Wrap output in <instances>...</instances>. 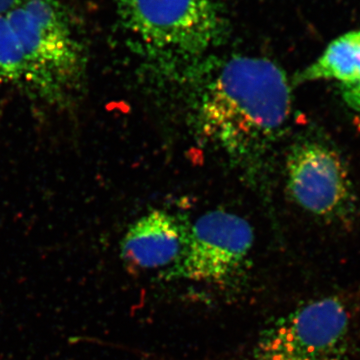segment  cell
Wrapping results in <instances>:
<instances>
[{"instance_id":"6da1fadb","label":"cell","mask_w":360,"mask_h":360,"mask_svg":"<svg viewBox=\"0 0 360 360\" xmlns=\"http://www.w3.org/2000/svg\"><path fill=\"white\" fill-rule=\"evenodd\" d=\"M291 112L285 73L274 61L233 56L217 68L196 108L200 134L241 165L262 160L281 139Z\"/></svg>"},{"instance_id":"7a4b0ae2","label":"cell","mask_w":360,"mask_h":360,"mask_svg":"<svg viewBox=\"0 0 360 360\" xmlns=\"http://www.w3.org/2000/svg\"><path fill=\"white\" fill-rule=\"evenodd\" d=\"M27 63V87L65 106L84 84L87 52L77 22L58 0H22L6 14Z\"/></svg>"},{"instance_id":"3957f363","label":"cell","mask_w":360,"mask_h":360,"mask_svg":"<svg viewBox=\"0 0 360 360\" xmlns=\"http://www.w3.org/2000/svg\"><path fill=\"white\" fill-rule=\"evenodd\" d=\"M118 22L146 56L165 63L201 58L224 42L220 0H115Z\"/></svg>"},{"instance_id":"277c9868","label":"cell","mask_w":360,"mask_h":360,"mask_svg":"<svg viewBox=\"0 0 360 360\" xmlns=\"http://www.w3.org/2000/svg\"><path fill=\"white\" fill-rule=\"evenodd\" d=\"M253 243L252 227L243 217L224 210L206 212L189 226L181 257L163 277L224 284L248 264Z\"/></svg>"},{"instance_id":"5b68a950","label":"cell","mask_w":360,"mask_h":360,"mask_svg":"<svg viewBox=\"0 0 360 360\" xmlns=\"http://www.w3.org/2000/svg\"><path fill=\"white\" fill-rule=\"evenodd\" d=\"M349 315L338 297L297 307L264 329L245 360H328L345 340Z\"/></svg>"},{"instance_id":"8992f818","label":"cell","mask_w":360,"mask_h":360,"mask_svg":"<svg viewBox=\"0 0 360 360\" xmlns=\"http://www.w3.org/2000/svg\"><path fill=\"white\" fill-rule=\"evenodd\" d=\"M286 184L296 205L315 217L340 219L352 212L354 196L342 158L328 144H296L286 160Z\"/></svg>"},{"instance_id":"52a82bcc","label":"cell","mask_w":360,"mask_h":360,"mask_svg":"<svg viewBox=\"0 0 360 360\" xmlns=\"http://www.w3.org/2000/svg\"><path fill=\"white\" fill-rule=\"evenodd\" d=\"M189 226L165 210H153L136 220L125 233L122 258L134 269H172L186 248Z\"/></svg>"},{"instance_id":"ba28073f","label":"cell","mask_w":360,"mask_h":360,"mask_svg":"<svg viewBox=\"0 0 360 360\" xmlns=\"http://www.w3.org/2000/svg\"><path fill=\"white\" fill-rule=\"evenodd\" d=\"M295 82L335 80L342 89L360 84V28L331 41L311 65L298 73Z\"/></svg>"},{"instance_id":"9c48e42d","label":"cell","mask_w":360,"mask_h":360,"mask_svg":"<svg viewBox=\"0 0 360 360\" xmlns=\"http://www.w3.org/2000/svg\"><path fill=\"white\" fill-rule=\"evenodd\" d=\"M27 63L13 26L0 14V82L27 87Z\"/></svg>"},{"instance_id":"30bf717a","label":"cell","mask_w":360,"mask_h":360,"mask_svg":"<svg viewBox=\"0 0 360 360\" xmlns=\"http://www.w3.org/2000/svg\"><path fill=\"white\" fill-rule=\"evenodd\" d=\"M345 101L348 105L360 115V84L342 89Z\"/></svg>"},{"instance_id":"8fae6325","label":"cell","mask_w":360,"mask_h":360,"mask_svg":"<svg viewBox=\"0 0 360 360\" xmlns=\"http://www.w3.org/2000/svg\"><path fill=\"white\" fill-rule=\"evenodd\" d=\"M22 0H0V14L11 13L13 8H15Z\"/></svg>"},{"instance_id":"7c38bea8","label":"cell","mask_w":360,"mask_h":360,"mask_svg":"<svg viewBox=\"0 0 360 360\" xmlns=\"http://www.w3.org/2000/svg\"><path fill=\"white\" fill-rule=\"evenodd\" d=\"M328 360H341V359H336V357L333 356V357H331V359H329Z\"/></svg>"},{"instance_id":"4fadbf2b","label":"cell","mask_w":360,"mask_h":360,"mask_svg":"<svg viewBox=\"0 0 360 360\" xmlns=\"http://www.w3.org/2000/svg\"><path fill=\"white\" fill-rule=\"evenodd\" d=\"M0 116H1V111H0Z\"/></svg>"}]
</instances>
